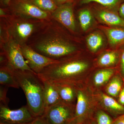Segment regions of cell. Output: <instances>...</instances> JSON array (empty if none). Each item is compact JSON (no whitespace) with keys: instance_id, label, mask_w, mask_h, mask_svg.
Segmentation results:
<instances>
[{"instance_id":"1","label":"cell","mask_w":124,"mask_h":124,"mask_svg":"<svg viewBox=\"0 0 124 124\" xmlns=\"http://www.w3.org/2000/svg\"><path fill=\"white\" fill-rule=\"evenodd\" d=\"M27 45L39 54L57 61L85 50L83 37L71 32L52 18L45 20Z\"/></svg>"},{"instance_id":"2","label":"cell","mask_w":124,"mask_h":124,"mask_svg":"<svg viewBox=\"0 0 124 124\" xmlns=\"http://www.w3.org/2000/svg\"><path fill=\"white\" fill-rule=\"evenodd\" d=\"M94 59L85 50L47 66L38 75L43 80L54 84L77 86L80 77L95 68Z\"/></svg>"},{"instance_id":"3","label":"cell","mask_w":124,"mask_h":124,"mask_svg":"<svg viewBox=\"0 0 124 124\" xmlns=\"http://www.w3.org/2000/svg\"><path fill=\"white\" fill-rule=\"evenodd\" d=\"M11 68L19 86L24 92L28 108L35 117L43 116L45 112L43 80L34 72Z\"/></svg>"},{"instance_id":"4","label":"cell","mask_w":124,"mask_h":124,"mask_svg":"<svg viewBox=\"0 0 124 124\" xmlns=\"http://www.w3.org/2000/svg\"><path fill=\"white\" fill-rule=\"evenodd\" d=\"M10 37L20 46L27 45L30 38L46 20L8 14L4 17Z\"/></svg>"},{"instance_id":"5","label":"cell","mask_w":124,"mask_h":124,"mask_svg":"<svg viewBox=\"0 0 124 124\" xmlns=\"http://www.w3.org/2000/svg\"><path fill=\"white\" fill-rule=\"evenodd\" d=\"M8 14L47 20L52 18L51 14L42 11L29 0H11L5 7Z\"/></svg>"},{"instance_id":"6","label":"cell","mask_w":124,"mask_h":124,"mask_svg":"<svg viewBox=\"0 0 124 124\" xmlns=\"http://www.w3.org/2000/svg\"><path fill=\"white\" fill-rule=\"evenodd\" d=\"M51 15L53 19L71 32L82 37L76 16L74 3H67L58 6Z\"/></svg>"},{"instance_id":"7","label":"cell","mask_w":124,"mask_h":124,"mask_svg":"<svg viewBox=\"0 0 124 124\" xmlns=\"http://www.w3.org/2000/svg\"><path fill=\"white\" fill-rule=\"evenodd\" d=\"M75 107L61 102L46 109L43 116L49 124H67L74 119Z\"/></svg>"},{"instance_id":"8","label":"cell","mask_w":124,"mask_h":124,"mask_svg":"<svg viewBox=\"0 0 124 124\" xmlns=\"http://www.w3.org/2000/svg\"><path fill=\"white\" fill-rule=\"evenodd\" d=\"M0 51L6 56L8 64L12 68L20 70L33 71L24 60L20 46L11 37L7 43L0 46Z\"/></svg>"},{"instance_id":"9","label":"cell","mask_w":124,"mask_h":124,"mask_svg":"<svg viewBox=\"0 0 124 124\" xmlns=\"http://www.w3.org/2000/svg\"><path fill=\"white\" fill-rule=\"evenodd\" d=\"M26 105L17 110H11L0 104V124H29L35 119Z\"/></svg>"},{"instance_id":"10","label":"cell","mask_w":124,"mask_h":124,"mask_svg":"<svg viewBox=\"0 0 124 124\" xmlns=\"http://www.w3.org/2000/svg\"><path fill=\"white\" fill-rule=\"evenodd\" d=\"M89 4L99 24L124 28V19L120 16L118 11L97 3L93 2Z\"/></svg>"},{"instance_id":"11","label":"cell","mask_w":124,"mask_h":124,"mask_svg":"<svg viewBox=\"0 0 124 124\" xmlns=\"http://www.w3.org/2000/svg\"><path fill=\"white\" fill-rule=\"evenodd\" d=\"M85 50L95 58L108 48L106 36L99 28L94 29L83 37Z\"/></svg>"},{"instance_id":"12","label":"cell","mask_w":124,"mask_h":124,"mask_svg":"<svg viewBox=\"0 0 124 124\" xmlns=\"http://www.w3.org/2000/svg\"><path fill=\"white\" fill-rule=\"evenodd\" d=\"M86 91L77 87V102L73 120L78 124H84L90 117L93 110V102Z\"/></svg>"},{"instance_id":"13","label":"cell","mask_w":124,"mask_h":124,"mask_svg":"<svg viewBox=\"0 0 124 124\" xmlns=\"http://www.w3.org/2000/svg\"><path fill=\"white\" fill-rule=\"evenodd\" d=\"M23 57L27 63L35 73L38 74L44 68L58 61L53 60L42 55L32 49L28 45L20 46Z\"/></svg>"},{"instance_id":"14","label":"cell","mask_w":124,"mask_h":124,"mask_svg":"<svg viewBox=\"0 0 124 124\" xmlns=\"http://www.w3.org/2000/svg\"><path fill=\"white\" fill-rule=\"evenodd\" d=\"M75 13L82 37L98 27L99 23L89 4L76 7Z\"/></svg>"},{"instance_id":"15","label":"cell","mask_w":124,"mask_h":124,"mask_svg":"<svg viewBox=\"0 0 124 124\" xmlns=\"http://www.w3.org/2000/svg\"><path fill=\"white\" fill-rule=\"evenodd\" d=\"M121 48L117 49L108 48L94 58L95 68H97L118 67Z\"/></svg>"},{"instance_id":"16","label":"cell","mask_w":124,"mask_h":124,"mask_svg":"<svg viewBox=\"0 0 124 124\" xmlns=\"http://www.w3.org/2000/svg\"><path fill=\"white\" fill-rule=\"evenodd\" d=\"M98 28L101 29L106 36L108 48L117 49L124 46V28L107 26L99 24Z\"/></svg>"},{"instance_id":"17","label":"cell","mask_w":124,"mask_h":124,"mask_svg":"<svg viewBox=\"0 0 124 124\" xmlns=\"http://www.w3.org/2000/svg\"><path fill=\"white\" fill-rule=\"evenodd\" d=\"M98 99L101 106L109 113L115 115L124 114V106L112 97L100 92L98 94Z\"/></svg>"},{"instance_id":"18","label":"cell","mask_w":124,"mask_h":124,"mask_svg":"<svg viewBox=\"0 0 124 124\" xmlns=\"http://www.w3.org/2000/svg\"><path fill=\"white\" fill-rule=\"evenodd\" d=\"M42 80L44 86V102L45 111L62 101L55 85L46 81Z\"/></svg>"},{"instance_id":"19","label":"cell","mask_w":124,"mask_h":124,"mask_svg":"<svg viewBox=\"0 0 124 124\" xmlns=\"http://www.w3.org/2000/svg\"><path fill=\"white\" fill-rule=\"evenodd\" d=\"M54 85L62 102L67 104L74 105L73 103L76 99H77V86L67 84Z\"/></svg>"},{"instance_id":"20","label":"cell","mask_w":124,"mask_h":124,"mask_svg":"<svg viewBox=\"0 0 124 124\" xmlns=\"http://www.w3.org/2000/svg\"><path fill=\"white\" fill-rule=\"evenodd\" d=\"M0 84L15 88H20L12 68L8 63L0 66Z\"/></svg>"},{"instance_id":"21","label":"cell","mask_w":124,"mask_h":124,"mask_svg":"<svg viewBox=\"0 0 124 124\" xmlns=\"http://www.w3.org/2000/svg\"><path fill=\"white\" fill-rule=\"evenodd\" d=\"M93 76V82L95 86L99 87L104 85L113 76L118 68H97Z\"/></svg>"},{"instance_id":"22","label":"cell","mask_w":124,"mask_h":124,"mask_svg":"<svg viewBox=\"0 0 124 124\" xmlns=\"http://www.w3.org/2000/svg\"><path fill=\"white\" fill-rule=\"evenodd\" d=\"M124 0H77L74 3L75 8L90 3H95L108 8L118 11L120 5Z\"/></svg>"},{"instance_id":"23","label":"cell","mask_w":124,"mask_h":124,"mask_svg":"<svg viewBox=\"0 0 124 124\" xmlns=\"http://www.w3.org/2000/svg\"><path fill=\"white\" fill-rule=\"evenodd\" d=\"M122 79L119 75L113 76L106 88V91L108 95L115 97L119 96L122 89Z\"/></svg>"},{"instance_id":"24","label":"cell","mask_w":124,"mask_h":124,"mask_svg":"<svg viewBox=\"0 0 124 124\" xmlns=\"http://www.w3.org/2000/svg\"><path fill=\"white\" fill-rule=\"evenodd\" d=\"M42 11L51 14L56 9L57 6L54 0H29Z\"/></svg>"},{"instance_id":"25","label":"cell","mask_w":124,"mask_h":124,"mask_svg":"<svg viewBox=\"0 0 124 124\" xmlns=\"http://www.w3.org/2000/svg\"><path fill=\"white\" fill-rule=\"evenodd\" d=\"M10 38L4 19L0 17V46L7 43Z\"/></svg>"},{"instance_id":"26","label":"cell","mask_w":124,"mask_h":124,"mask_svg":"<svg viewBox=\"0 0 124 124\" xmlns=\"http://www.w3.org/2000/svg\"><path fill=\"white\" fill-rule=\"evenodd\" d=\"M96 120L97 124H112L113 121L108 114L101 110L97 112Z\"/></svg>"},{"instance_id":"27","label":"cell","mask_w":124,"mask_h":124,"mask_svg":"<svg viewBox=\"0 0 124 124\" xmlns=\"http://www.w3.org/2000/svg\"><path fill=\"white\" fill-rule=\"evenodd\" d=\"M9 87L4 85H0V104L8 107L9 99L7 97V91Z\"/></svg>"},{"instance_id":"28","label":"cell","mask_w":124,"mask_h":124,"mask_svg":"<svg viewBox=\"0 0 124 124\" xmlns=\"http://www.w3.org/2000/svg\"><path fill=\"white\" fill-rule=\"evenodd\" d=\"M117 68L122 76L124 77V46L121 48L120 62Z\"/></svg>"},{"instance_id":"29","label":"cell","mask_w":124,"mask_h":124,"mask_svg":"<svg viewBox=\"0 0 124 124\" xmlns=\"http://www.w3.org/2000/svg\"><path fill=\"white\" fill-rule=\"evenodd\" d=\"M29 124H49L44 116L36 117Z\"/></svg>"},{"instance_id":"30","label":"cell","mask_w":124,"mask_h":124,"mask_svg":"<svg viewBox=\"0 0 124 124\" xmlns=\"http://www.w3.org/2000/svg\"><path fill=\"white\" fill-rule=\"evenodd\" d=\"M77 0H54L57 6L69 3H75Z\"/></svg>"},{"instance_id":"31","label":"cell","mask_w":124,"mask_h":124,"mask_svg":"<svg viewBox=\"0 0 124 124\" xmlns=\"http://www.w3.org/2000/svg\"><path fill=\"white\" fill-rule=\"evenodd\" d=\"M112 124H124V114L121 115L113 121Z\"/></svg>"},{"instance_id":"32","label":"cell","mask_w":124,"mask_h":124,"mask_svg":"<svg viewBox=\"0 0 124 124\" xmlns=\"http://www.w3.org/2000/svg\"><path fill=\"white\" fill-rule=\"evenodd\" d=\"M119 102L122 106H124V86L119 94Z\"/></svg>"},{"instance_id":"33","label":"cell","mask_w":124,"mask_h":124,"mask_svg":"<svg viewBox=\"0 0 124 124\" xmlns=\"http://www.w3.org/2000/svg\"><path fill=\"white\" fill-rule=\"evenodd\" d=\"M118 12L120 16L124 19V1L120 5Z\"/></svg>"},{"instance_id":"34","label":"cell","mask_w":124,"mask_h":124,"mask_svg":"<svg viewBox=\"0 0 124 124\" xmlns=\"http://www.w3.org/2000/svg\"><path fill=\"white\" fill-rule=\"evenodd\" d=\"M11 0H0V7L5 8L7 7Z\"/></svg>"},{"instance_id":"35","label":"cell","mask_w":124,"mask_h":124,"mask_svg":"<svg viewBox=\"0 0 124 124\" xmlns=\"http://www.w3.org/2000/svg\"><path fill=\"white\" fill-rule=\"evenodd\" d=\"M7 14L8 13L4 8H0V17H5Z\"/></svg>"},{"instance_id":"36","label":"cell","mask_w":124,"mask_h":124,"mask_svg":"<svg viewBox=\"0 0 124 124\" xmlns=\"http://www.w3.org/2000/svg\"><path fill=\"white\" fill-rule=\"evenodd\" d=\"M77 124L76 123L74 120L72 121H71V122H69V123H68V124Z\"/></svg>"},{"instance_id":"37","label":"cell","mask_w":124,"mask_h":124,"mask_svg":"<svg viewBox=\"0 0 124 124\" xmlns=\"http://www.w3.org/2000/svg\"><path fill=\"white\" fill-rule=\"evenodd\" d=\"M95 124V123L93 122H91V123H90V124Z\"/></svg>"},{"instance_id":"38","label":"cell","mask_w":124,"mask_h":124,"mask_svg":"<svg viewBox=\"0 0 124 124\" xmlns=\"http://www.w3.org/2000/svg\"><path fill=\"white\" fill-rule=\"evenodd\" d=\"M30 124V123H29V124Z\"/></svg>"}]
</instances>
